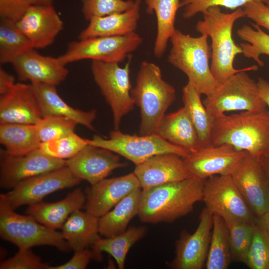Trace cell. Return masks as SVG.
Segmentation results:
<instances>
[{"label":"cell","mask_w":269,"mask_h":269,"mask_svg":"<svg viewBox=\"0 0 269 269\" xmlns=\"http://www.w3.org/2000/svg\"><path fill=\"white\" fill-rule=\"evenodd\" d=\"M205 180L193 176L142 190L137 216L142 222L156 224L188 215L202 201Z\"/></svg>","instance_id":"obj_1"},{"label":"cell","mask_w":269,"mask_h":269,"mask_svg":"<svg viewBox=\"0 0 269 269\" xmlns=\"http://www.w3.org/2000/svg\"><path fill=\"white\" fill-rule=\"evenodd\" d=\"M202 14L203 19L197 22L195 29L211 38L210 68L215 78L221 83L239 72L258 70L256 65L240 69L234 67V59L237 55L242 54V50L235 43L232 31L235 22L246 17L243 8L225 13L219 6H212Z\"/></svg>","instance_id":"obj_2"},{"label":"cell","mask_w":269,"mask_h":269,"mask_svg":"<svg viewBox=\"0 0 269 269\" xmlns=\"http://www.w3.org/2000/svg\"><path fill=\"white\" fill-rule=\"evenodd\" d=\"M211 144H227L258 158L269 153V111L225 114L213 121Z\"/></svg>","instance_id":"obj_3"},{"label":"cell","mask_w":269,"mask_h":269,"mask_svg":"<svg viewBox=\"0 0 269 269\" xmlns=\"http://www.w3.org/2000/svg\"><path fill=\"white\" fill-rule=\"evenodd\" d=\"M131 96L140 109L139 134L148 135L154 133L175 101L176 90L163 79L158 65L144 61L140 65Z\"/></svg>","instance_id":"obj_4"},{"label":"cell","mask_w":269,"mask_h":269,"mask_svg":"<svg viewBox=\"0 0 269 269\" xmlns=\"http://www.w3.org/2000/svg\"><path fill=\"white\" fill-rule=\"evenodd\" d=\"M208 38L205 34L193 37L176 29L170 39L171 47L168 56V62L183 72L188 82L206 97L211 96L221 84L211 72Z\"/></svg>","instance_id":"obj_5"},{"label":"cell","mask_w":269,"mask_h":269,"mask_svg":"<svg viewBox=\"0 0 269 269\" xmlns=\"http://www.w3.org/2000/svg\"><path fill=\"white\" fill-rule=\"evenodd\" d=\"M0 196V236L18 249L38 246L56 247L63 252L71 250L61 232L37 222L31 216L14 212Z\"/></svg>","instance_id":"obj_6"},{"label":"cell","mask_w":269,"mask_h":269,"mask_svg":"<svg viewBox=\"0 0 269 269\" xmlns=\"http://www.w3.org/2000/svg\"><path fill=\"white\" fill-rule=\"evenodd\" d=\"M88 143L111 150L131 161L135 165L160 154L173 153L185 158L189 156L191 153L155 133L148 135H132L124 134L119 129L111 131L109 138L94 135L92 139H88Z\"/></svg>","instance_id":"obj_7"},{"label":"cell","mask_w":269,"mask_h":269,"mask_svg":"<svg viewBox=\"0 0 269 269\" xmlns=\"http://www.w3.org/2000/svg\"><path fill=\"white\" fill-rule=\"evenodd\" d=\"M244 70L235 73L221 83L215 92L203 101L213 120L225 112L257 111L267 108L257 84Z\"/></svg>","instance_id":"obj_8"},{"label":"cell","mask_w":269,"mask_h":269,"mask_svg":"<svg viewBox=\"0 0 269 269\" xmlns=\"http://www.w3.org/2000/svg\"><path fill=\"white\" fill-rule=\"evenodd\" d=\"M131 57L124 67L119 63L92 60L91 72L107 103L110 106L115 130L122 119L134 108L130 79Z\"/></svg>","instance_id":"obj_9"},{"label":"cell","mask_w":269,"mask_h":269,"mask_svg":"<svg viewBox=\"0 0 269 269\" xmlns=\"http://www.w3.org/2000/svg\"><path fill=\"white\" fill-rule=\"evenodd\" d=\"M142 41V38L136 32L124 36L79 39L69 42L65 52L58 58L65 66L85 59L120 63L130 57Z\"/></svg>","instance_id":"obj_10"},{"label":"cell","mask_w":269,"mask_h":269,"mask_svg":"<svg viewBox=\"0 0 269 269\" xmlns=\"http://www.w3.org/2000/svg\"><path fill=\"white\" fill-rule=\"evenodd\" d=\"M202 201L213 215L254 223L257 218L235 183L231 175H216L205 179Z\"/></svg>","instance_id":"obj_11"},{"label":"cell","mask_w":269,"mask_h":269,"mask_svg":"<svg viewBox=\"0 0 269 269\" xmlns=\"http://www.w3.org/2000/svg\"><path fill=\"white\" fill-rule=\"evenodd\" d=\"M81 180L75 177L65 166L61 168L26 179L1 196L12 209L31 205L56 191L75 186Z\"/></svg>","instance_id":"obj_12"},{"label":"cell","mask_w":269,"mask_h":269,"mask_svg":"<svg viewBox=\"0 0 269 269\" xmlns=\"http://www.w3.org/2000/svg\"><path fill=\"white\" fill-rule=\"evenodd\" d=\"M213 215L205 207L199 216L198 226L192 233L183 230L175 243V256L168 263L172 269H202L204 266L209 249Z\"/></svg>","instance_id":"obj_13"},{"label":"cell","mask_w":269,"mask_h":269,"mask_svg":"<svg viewBox=\"0 0 269 269\" xmlns=\"http://www.w3.org/2000/svg\"><path fill=\"white\" fill-rule=\"evenodd\" d=\"M66 166V160L49 156L39 148L22 155H13L0 151V186L11 189L29 178Z\"/></svg>","instance_id":"obj_14"},{"label":"cell","mask_w":269,"mask_h":269,"mask_svg":"<svg viewBox=\"0 0 269 269\" xmlns=\"http://www.w3.org/2000/svg\"><path fill=\"white\" fill-rule=\"evenodd\" d=\"M231 176L251 212L259 219L269 208V183L259 158L247 153Z\"/></svg>","instance_id":"obj_15"},{"label":"cell","mask_w":269,"mask_h":269,"mask_svg":"<svg viewBox=\"0 0 269 269\" xmlns=\"http://www.w3.org/2000/svg\"><path fill=\"white\" fill-rule=\"evenodd\" d=\"M247 153L227 144H211L183 159L192 176L206 179L216 175H232Z\"/></svg>","instance_id":"obj_16"},{"label":"cell","mask_w":269,"mask_h":269,"mask_svg":"<svg viewBox=\"0 0 269 269\" xmlns=\"http://www.w3.org/2000/svg\"><path fill=\"white\" fill-rule=\"evenodd\" d=\"M127 166L120 155L108 149L88 144L76 155L66 160V166L80 180L93 185L113 170Z\"/></svg>","instance_id":"obj_17"},{"label":"cell","mask_w":269,"mask_h":269,"mask_svg":"<svg viewBox=\"0 0 269 269\" xmlns=\"http://www.w3.org/2000/svg\"><path fill=\"white\" fill-rule=\"evenodd\" d=\"M139 188H141L140 183L134 172L117 177L106 178L86 189V211L100 218Z\"/></svg>","instance_id":"obj_18"},{"label":"cell","mask_w":269,"mask_h":269,"mask_svg":"<svg viewBox=\"0 0 269 269\" xmlns=\"http://www.w3.org/2000/svg\"><path fill=\"white\" fill-rule=\"evenodd\" d=\"M16 24L34 49L51 45L64 26L62 20L52 5L30 7Z\"/></svg>","instance_id":"obj_19"},{"label":"cell","mask_w":269,"mask_h":269,"mask_svg":"<svg viewBox=\"0 0 269 269\" xmlns=\"http://www.w3.org/2000/svg\"><path fill=\"white\" fill-rule=\"evenodd\" d=\"M18 79L31 84L56 86L67 78L69 71L58 57L44 56L32 49L16 57L10 63Z\"/></svg>","instance_id":"obj_20"},{"label":"cell","mask_w":269,"mask_h":269,"mask_svg":"<svg viewBox=\"0 0 269 269\" xmlns=\"http://www.w3.org/2000/svg\"><path fill=\"white\" fill-rule=\"evenodd\" d=\"M42 118L32 85L16 83L0 97V124L35 125Z\"/></svg>","instance_id":"obj_21"},{"label":"cell","mask_w":269,"mask_h":269,"mask_svg":"<svg viewBox=\"0 0 269 269\" xmlns=\"http://www.w3.org/2000/svg\"><path fill=\"white\" fill-rule=\"evenodd\" d=\"M133 172L142 190L193 176L186 167L183 157L173 153L153 156L135 165Z\"/></svg>","instance_id":"obj_22"},{"label":"cell","mask_w":269,"mask_h":269,"mask_svg":"<svg viewBox=\"0 0 269 269\" xmlns=\"http://www.w3.org/2000/svg\"><path fill=\"white\" fill-rule=\"evenodd\" d=\"M141 2V0H134L132 7L126 11L91 18L79 33L78 39L124 36L135 32L140 16Z\"/></svg>","instance_id":"obj_23"},{"label":"cell","mask_w":269,"mask_h":269,"mask_svg":"<svg viewBox=\"0 0 269 269\" xmlns=\"http://www.w3.org/2000/svg\"><path fill=\"white\" fill-rule=\"evenodd\" d=\"M86 196L80 188L69 193L64 199L52 203L40 202L29 205L26 214L41 224L54 230L61 229L70 215L85 206Z\"/></svg>","instance_id":"obj_24"},{"label":"cell","mask_w":269,"mask_h":269,"mask_svg":"<svg viewBox=\"0 0 269 269\" xmlns=\"http://www.w3.org/2000/svg\"><path fill=\"white\" fill-rule=\"evenodd\" d=\"M31 84L37 99L42 117H65L90 130H95L92 123L96 118V110L84 111L72 107L60 97L55 86L42 83Z\"/></svg>","instance_id":"obj_25"},{"label":"cell","mask_w":269,"mask_h":269,"mask_svg":"<svg viewBox=\"0 0 269 269\" xmlns=\"http://www.w3.org/2000/svg\"><path fill=\"white\" fill-rule=\"evenodd\" d=\"M154 133L190 152L200 148L197 132L184 107L165 115Z\"/></svg>","instance_id":"obj_26"},{"label":"cell","mask_w":269,"mask_h":269,"mask_svg":"<svg viewBox=\"0 0 269 269\" xmlns=\"http://www.w3.org/2000/svg\"><path fill=\"white\" fill-rule=\"evenodd\" d=\"M61 229L63 238L74 252L92 247L101 237L99 218L86 211L72 213Z\"/></svg>","instance_id":"obj_27"},{"label":"cell","mask_w":269,"mask_h":269,"mask_svg":"<svg viewBox=\"0 0 269 269\" xmlns=\"http://www.w3.org/2000/svg\"><path fill=\"white\" fill-rule=\"evenodd\" d=\"M146 12L154 13L157 23L156 35L153 46V54L161 58L164 54L168 42L174 33L177 12L180 8V0H144Z\"/></svg>","instance_id":"obj_28"},{"label":"cell","mask_w":269,"mask_h":269,"mask_svg":"<svg viewBox=\"0 0 269 269\" xmlns=\"http://www.w3.org/2000/svg\"><path fill=\"white\" fill-rule=\"evenodd\" d=\"M141 192V188L134 190L112 210L99 218L100 235L109 237L127 230L130 221L137 215Z\"/></svg>","instance_id":"obj_29"},{"label":"cell","mask_w":269,"mask_h":269,"mask_svg":"<svg viewBox=\"0 0 269 269\" xmlns=\"http://www.w3.org/2000/svg\"><path fill=\"white\" fill-rule=\"evenodd\" d=\"M147 232L144 226H132L117 235L100 237L92 246L93 259L101 260L102 253L106 252L114 258L119 269H124L129 250L146 235Z\"/></svg>","instance_id":"obj_30"},{"label":"cell","mask_w":269,"mask_h":269,"mask_svg":"<svg viewBox=\"0 0 269 269\" xmlns=\"http://www.w3.org/2000/svg\"><path fill=\"white\" fill-rule=\"evenodd\" d=\"M0 142L13 155L27 154L39 148L41 143L35 125L0 124Z\"/></svg>","instance_id":"obj_31"},{"label":"cell","mask_w":269,"mask_h":269,"mask_svg":"<svg viewBox=\"0 0 269 269\" xmlns=\"http://www.w3.org/2000/svg\"><path fill=\"white\" fill-rule=\"evenodd\" d=\"M201 94L189 82L182 88V101L198 134L200 147L211 144L213 120L201 99Z\"/></svg>","instance_id":"obj_32"},{"label":"cell","mask_w":269,"mask_h":269,"mask_svg":"<svg viewBox=\"0 0 269 269\" xmlns=\"http://www.w3.org/2000/svg\"><path fill=\"white\" fill-rule=\"evenodd\" d=\"M231 262L227 225L222 217L213 215V227L205 267L207 269H227Z\"/></svg>","instance_id":"obj_33"},{"label":"cell","mask_w":269,"mask_h":269,"mask_svg":"<svg viewBox=\"0 0 269 269\" xmlns=\"http://www.w3.org/2000/svg\"><path fill=\"white\" fill-rule=\"evenodd\" d=\"M0 19V62L11 63L16 57L34 47L15 22Z\"/></svg>","instance_id":"obj_34"},{"label":"cell","mask_w":269,"mask_h":269,"mask_svg":"<svg viewBox=\"0 0 269 269\" xmlns=\"http://www.w3.org/2000/svg\"><path fill=\"white\" fill-rule=\"evenodd\" d=\"M224 220L229 231L232 262L245 264L257 221L250 223L232 219Z\"/></svg>","instance_id":"obj_35"},{"label":"cell","mask_w":269,"mask_h":269,"mask_svg":"<svg viewBox=\"0 0 269 269\" xmlns=\"http://www.w3.org/2000/svg\"><path fill=\"white\" fill-rule=\"evenodd\" d=\"M254 29L248 25H244L237 31L238 36L246 42L240 44L242 54L248 58L255 60L258 65L264 66L260 59L261 55L269 56V34L264 31L260 26L251 23Z\"/></svg>","instance_id":"obj_36"},{"label":"cell","mask_w":269,"mask_h":269,"mask_svg":"<svg viewBox=\"0 0 269 269\" xmlns=\"http://www.w3.org/2000/svg\"><path fill=\"white\" fill-rule=\"evenodd\" d=\"M88 144V139L74 132L58 139L41 142L39 149L49 156L67 160L74 156Z\"/></svg>","instance_id":"obj_37"},{"label":"cell","mask_w":269,"mask_h":269,"mask_svg":"<svg viewBox=\"0 0 269 269\" xmlns=\"http://www.w3.org/2000/svg\"><path fill=\"white\" fill-rule=\"evenodd\" d=\"M77 122L69 118L58 116H46L35 124L41 142L49 141L63 137L74 132Z\"/></svg>","instance_id":"obj_38"},{"label":"cell","mask_w":269,"mask_h":269,"mask_svg":"<svg viewBox=\"0 0 269 269\" xmlns=\"http://www.w3.org/2000/svg\"><path fill=\"white\" fill-rule=\"evenodd\" d=\"M245 264L251 269H269V237L258 220Z\"/></svg>","instance_id":"obj_39"},{"label":"cell","mask_w":269,"mask_h":269,"mask_svg":"<svg viewBox=\"0 0 269 269\" xmlns=\"http://www.w3.org/2000/svg\"><path fill=\"white\" fill-rule=\"evenodd\" d=\"M82 12L89 21L95 17L104 16L126 11L133 6L134 0H81Z\"/></svg>","instance_id":"obj_40"},{"label":"cell","mask_w":269,"mask_h":269,"mask_svg":"<svg viewBox=\"0 0 269 269\" xmlns=\"http://www.w3.org/2000/svg\"><path fill=\"white\" fill-rule=\"evenodd\" d=\"M253 0H181L180 7L183 8L182 16L190 19L199 13H202L212 6H223L235 10L242 8ZM269 5V0H261Z\"/></svg>","instance_id":"obj_41"},{"label":"cell","mask_w":269,"mask_h":269,"mask_svg":"<svg viewBox=\"0 0 269 269\" xmlns=\"http://www.w3.org/2000/svg\"><path fill=\"white\" fill-rule=\"evenodd\" d=\"M18 249L13 257L0 263V269H48L49 266L30 249Z\"/></svg>","instance_id":"obj_42"},{"label":"cell","mask_w":269,"mask_h":269,"mask_svg":"<svg viewBox=\"0 0 269 269\" xmlns=\"http://www.w3.org/2000/svg\"><path fill=\"white\" fill-rule=\"evenodd\" d=\"M53 0H0V19L16 22L31 6L52 5Z\"/></svg>","instance_id":"obj_43"},{"label":"cell","mask_w":269,"mask_h":269,"mask_svg":"<svg viewBox=\"0 0 269 269\" xmlns=\"http://www.w3.org/2000/svg\"><path fill=\"white\" fill-rule=\"evenodd\" d=\"M242 8L246 17L269 32V5L261 0H253Z\"/></svg>","instance_id":"obj_44"},{"label":"cell","mask_w":269,"mask_h":269,"mask_svg":"<svg viewBox=\"0 0 269 269\" xmlns=\"http://www.w3.org/2000/svg\"><path fill=\"white\" fill-rule=\"evenodd\" d=\"M74 252V255L68 262L59 266H50L48 269H84L91 259H93V251L88 248Z\"/></svg>","instance_id":"obj_45"},{"label":"cell","mask_w":269,"mask_h":269,"mask_svg":"<svg viewBox=\"0 0 269 269\" xmlns=\"http://www.w3.org/2000/svg\"><path fill=\"white\" fill-rule=\"evenodd\" d=\"M14 76L0 68V94L2 95L10 90L16 84Z\"/></svg>","instance_id":"obj_46"},{"label":"cell","mask_w":269,"mask_h":269,"mask_svg":"<svg viewBox=\"0 0 269 269\" xmlns=\"http://www.w3.org/2000/svg\"><path fill=\"white\" fill-rule=\"evenodd\" d=\"M257 84L260 94L269 111V82L263 78H259Z\"/></svg>","instance_id":"obj_47"},{"label":"cell","mask_w":269,"mask_h":269,"mask_svg":"<svg viewBox=\"0 0 269 269\" xmlns=\"http://www.w3.org/2000/svg\"><path fill=\"white\" fill-rule=\"evenodd\" d=\"M258 222L269 237V208L263 216L258 219Z\"/></svg>","instance_id":"obj_48"},{"label":"cell","mask_w":269,"mask_h":269,"mask_svg":"<svg viewBox=\"0 0 269 269\" xmlns=\"http://www.w3.org/2000/svg\"><path fill=\"white\" fill-rule=\"evenodd\" d=\"M258 158L264 169L269 183V153Z\"/></svg>","instance_id":"obj_49"}]
</instances>
